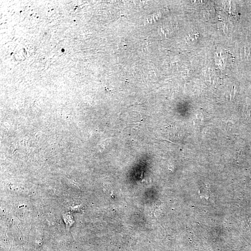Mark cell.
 <instances>
[{"label":"cell","mask_w":251,"mask_h":251,"mask_svg":"<svg viewBox=\"0 0 251 251\" xmlns=\"http://www.w3.org/2000/svg\"><path fill=\"white\" fill-rule=\"evenodd\" d=\"M245 57L248 60L251 61V46L250 45H246L245 47Z\"/></svg>","instance_id":"6da1fadb"}]
</instances>
